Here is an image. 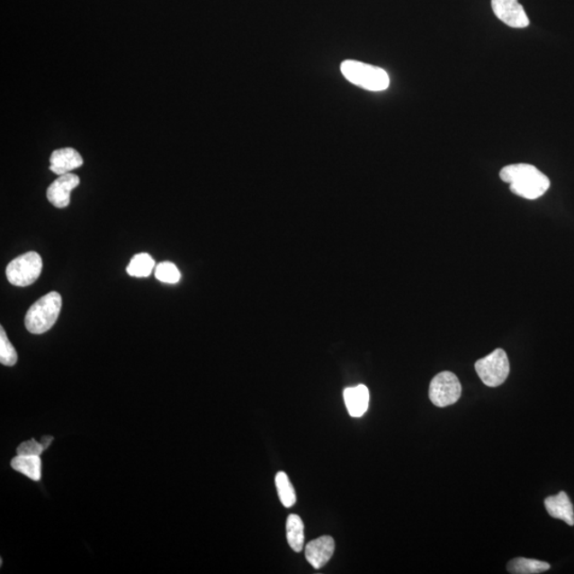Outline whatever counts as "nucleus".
Segmentation results:
<instances>
[{
	"label": "nucleus",
	"instance_id": "obj_1",
	"mask_svg": "<svg viewBox=\"0 0 574 574\" xmlns=\"http://www.w3.org/2000/svg\"><path fill=\"white\" fill-rule=\"evenodd\" d=\"M500 178L509 184L515 195L535 201L549 190L550 180L530 164H513L502 168Z\"/></svg>",
	"mask_w": 574,
	"mask_h": 574
},
{
	"label": "nucleus",
	"instance_id": "obj_2",
	"mask_svg": "<svg viewBox=\"0 0 574 574\" xmlns=\"http://www.w3.org/2000/svg\"><path fill=\"white\" fill-rule=\"evenodd\" d=\"M61 308V295L57 291L49 292L28 309L26 329L32 334H43L50 330L60 315Z\"/></svg>",
	"mask_w": 574,
	"mask_h": 574
},
{
	"label": "nucleus",
	"instance_id": "obj_3",
	"mask_svg": "<svg viewBox=\"0 0 574 574\" xmlns=\"http://www.w3.org/2000/svg\"><path fill=\"white\" fill-rule=\"evenodd\" d=\"M341 72L350 84L367 91H385L390 84V76L383 68L360 61H344L341 66Z\"/></svg>",
	"mask_w": 574,
	"mask_h": 574
},
{
	"label": "nucleus",
	"instance_id": "obj_4",
	"mask_svg": "<svg viewBox=\"0 0 574 574\" xmlns=\"http://www.w3.org/2000/svg\"><path fill=\"white\" fill-rule=\"evenodd\" d=\"M42 257L34 251L17 256L7 266V278L12 285L26 287L31 285L42 273Z\"/></svg>",
	"mask_w": 574,
	"mask_h": 574
},
{
	"label": "nucleus",
	"instance_id": "obj_5",
	"mask_svg": "<svg viewBox=\"0 0 574 574\" xmlns=\"http://www.w3.org/2000/svg\"><path fill=\"white\" fill-rule=\"evenodd\" d=\"M474 367H476L480 379L489 388H497V386L505 383L509 371H511L507 354L505 350L500 348L479 360Z\"/></svg>",
	"mask_w": 574,
	"mask_h": 574
},
{
	"label": "nucleus",
	"instance_id": "obj_6",
	"mask_svg": "<svg viewBox=\"0 0 574 574\" xmlns=\"http://www.w3.org/2000/svg\"><path fill=\"white\" fill-rule=\"evenodd\" d=\"M462 395V385L458 377L450 372L436 374L431 381L429 397L435 406L446 408L458 402Z\"/></svg>",
	"mask_w": 574,
	"mask_h": 574
},
{
	"label": "nucleus",
	"instance_id": "obj_7",
	"mask_svg": "<svg viewBox=\"0 0 574 574\" xmlns=\"http://www.w3.org/2000/svg\"><path fill=\"white\" fill-rule=\"evenodd\" d=\"M495 15L512 28H526L530 20L518 0H491Z\"/></svg>",
	"mask_w": 574,
	"mask_h": 574
},
{
	"label": "nucleus",
	"instance_id": "obj_8",
	"mask_svg": "<svg viewBox=\"0 0 574 574\" xmlns=\"http://www.w3.org/2000/svg\"><path fill=\"white\" fill-rule=\"evenodd\" d=\"M79 184L80 179L77 175L69 173L58 175V178L47 189V199L58 209L67 208L70 202V193Z\"/></svg>",
	"mask_w": 574,
	"mask_h": 574
},
{
	"label": "nucleus",
	"instance_id": "obj_9",
	"mask_svg": "<svg viewBox=\"0 0 574 574\" xmlns=\"http://www.w3.org/2000/svg\"><path fill=\"white\" fill-rule=\"evenodd\" d=\"M336 542L331 536H320L306 546V558L315 570H320L333 556Z\"/></svg>",
	"mask_w": 574,
	"mask_h": 574
},
{
	"label": "nucleus",
	"instance_id": "obj_10",
	"mask_svg": "<svg viewBox=\"0 0 574 574\" xmlns=\"http://www.w3.org/2000/svg\"><path fill=\"white\" fill-rule=\"evenodd\" d=\"M82 166H84V159L79 152L74 148L58 149L50 156L49 169L58 175L69 174Z\"/></svg>",
	"mask_w": 574,
	"mask_h": 574
},
{
	"label": "nucleus",
	"instance_id": "obj_11",
	"mask_svg": "<svg viewBox=\"0 0 574 574\" xmlns=\"http://www.w3.org/2000/svg\"><path fill=\"white\" fill-rule=\"evenodd\" d=\"M344 400L351 417H362L369 406V390L365 385H357L344 390Z\"/></svg>",
	"mask_w": 574,
	"mask_h": 574
},
{
	"label": "nucleus",
	"instance_id": "obj_12",
	"mask_svg": "<svg viewBox=\"0 0 574 574\" xmlns=\"http://www.w3.org/2000/svg\"><path fill=\"white\" fill-rule=\"evenodd\" d=\"M544 507L550 516L565 521L567 525H574V509L570 497L564 491L558 496L548 497L544 500Z\"/></svg>",
	"mask_w": 574,
	"mask_h": 574
},
{
	"label": "nucleus",
	"instance_id": "obj_13",
	"mask_svg": "<svg viewBox=\"0 0 574 574\" xmlns=\"http://www.w3.org/2000/svg\"><path fill=\"white\" fill-rule=\"evenodd\" d=\"M11 466L14 471H19L32 481H40V455H20L17 454L11 462Z\"/></svg>",
	"mask_w": 574,
	"mask_h": 574
},
{
	"label": "nucleus",
	"instance_id": "obj_14",
	"mask_svg": "<svg viewBox=\"0 0 574 574\" xmlns=\"http://www.w3.org/2000/svg\"><path fill=\"white\" fill-rule=\"evenodd\" d=\"M286 536L290 547L295 552H301L304 546V525L298 515L291 514L286 521Z\"/></svg>",
	"mask_w": 574,
	"mask_h": 574
},
{
	"label": "nucleus",
	"instance_id": "obj_15",
	"mask_svg": "<svg viewBox=\"0 0 574 574\" xmlns=\"http://www.w3.org/2000/svg\"><path fill=\"white\" fill-rule=\"evenodd\" d=\"M552 568L546 561L517 558L507 564V571L514 574H536L546 572Z\"/></svg>",
	"mask_w": 574,
	"mask_h": 574
},
{
	"label": "nucleus",
	"instance_id": "obj_16",
	"mask_svg": "<svg viewBox=\"0 0 574 574\" xmlns=\"http://www.w3.org/2000/svg\"><path fill=\"white\" fill-rule=\"evenodd\" d=\"M156 266V262L148 254H139L132 257L127 267L129 276L136 278L149 277Z\"/></svg>",
	"mask_w": 574,
	"mask_h": 574
},
{
	"label": "nucleus",
	"instance_id": "obj_17",
	"mask_svg": "<svg viewBox=\"0 0 574 574\" xmlns=\"http://www.w3.org/2000/svg\"><path fill=\"white\" fill-rule=\"evenodd\" d=\"M274 481H276L278 495L283 505L285 507L294 506L297 501L296 493L287 474L283 471L278 472Z\"/></svg>",
	"mask_w": 574,
	"mask_h": 574
},
{
	"label": "nucleus",
	"instance_id": "obj_18",
	"mask_svg": "<svg viewBox=\"0 0 574 574\" xmlns=\"http://www.w3.org/2000/svg\"><path fill=\"white\" fill-rule=\"evenodd\" d=\"M0 362L4 366H14L17 362L16 350L8 339L4 327H0Z\"/></svg>",
	"mask_w": 574,
	"mask_h": 574
},
{
	"label": "nucleus",
	"instance_id": "obj_19",
	"mask_svg": "<svg viewBox=\"0 0 574 574\" xmlns=\"http://www.w3.org/2000/svg\"><path fill=\"white\" fill-rule=\"evenodd\" d=\"M156 277L161 283L175 284L181 279V274L177 266L171 262H162L156 268Z\"/></svg>",
	"mask_w": 574,
	"mask_h": 574
},
{
	"label": "nucleus",
	"instance_id": "obj_20",
	"mask_svg": "<svg viewBox=\"0 0 574 574\" xmlns=\"http://www.w3.org/2000/svg\"><path fill=\"white\" fill-rule=\"evenodd\" d=\"M45 447L42 443H38L35 439L22 443L17 448V454L20 455H40L43 453Z\"/></svg>",
	"mask_w": 574,
	"mask_h": 574
}]
</instances>
